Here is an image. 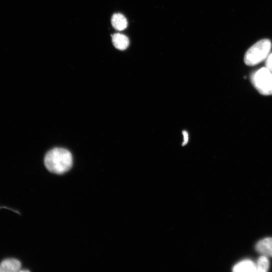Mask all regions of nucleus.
<instances>
[{"label": "nucleus", "instance_id": "obj_1", "mask_svg": "<svg viewBox=\"0 0 272 272\" xmlns=\"http://www.w3.org/2000/svg\"><path fill=\"white\" fill-rule=\"evenodd\" d=\"M73 164L72 154L68 150L60 148H54L47 153L44 164L50 172L60 174L70 170Z\"/></svg>", "mask_w": 272, "mask_h": 272}, {"label": "nucleus", "instance_id": "obj_2", "mask_svg": "<svg viewBox=\"0 0 272 272\" xmlns=\"http://www.w3.org/2000/svg\"><path fill=\"white\" fill-rule=\"evenodd\" d=\"M270 40H262L251 46L246 52L244 60L248 66H254L266 58L271 49Z\"/></svg>", "mask_w": 272, "mask_h": 272}, {"label": "nucleus", "instance_id": "obj_3", "mask_svg": "<svg viewBox=\"0 0 272 272\" xmlns=\"http://www.w3.org/2000/svg\"><path fill=\"white\" fill-rule=\"evenodd\" d=\"M253 86L262 95H272V74L266 68H262L251 77Z\"/></svg>", "mask_w": 272, "mask_h": 272}, {"label": "nucleus", "instance_id": "obj_4", "mask_svg": "<svg viewBox=\"0 0 272 272\" xmlns=\"http://www.w3.org/2000/svg\"><path fill=\"white\" fill-rule=\"evenodd\" d=\"M256 249L262 256L272 257V238H268L259 241Z\"/></svg>", "mask_w": 272, "mask_h": 272}, {"label": "nucleus", "instance_id": "obj_5", "mask_svg": "<svg viewBox=\"0 0 272 272\" xmlns=\"http://www.w3.org/2000/svg\"><path fill=\"white\" fill-rule=\"evenodd\" d=\"M20 268V262L14 258L6 260L0 264V272H18Z\"/></svg>", "mask_w": 272, "mask_h": 272}, {"label": "nucleus", "instance_id": "obj_6", "mask_svg": "<svg viewBox=\"0 0 272 272\" xmlns=\"http://www.w3.org/2000/svg\"><path fill=\"white\" fill-rule=\"evenodd\" d=\"M232 270L234 272H256V264L251 260H244L236 264Z\"/></svg>", "mask_w": 272, "mask_h": 272}, {"label": "nucleus", "instance_id": "obj_7", "mask_svg": "<svg viewBox=\"0 0 272 272\" xmlns=\"http://www.w3.org/2000/svg\"><path fill=\"white\" fill-rule=\"evenodd\" d=\"M112 42L114 46L121 50L126 49L130 43L127 36L120 34H115L112 35Z\"/></svg>", "mask_w": 272, "mask_h": 272}, {"label": "nucleus", "instance_id": "obj_8", "mask_svg": "<svg viewBox=\"0 0 272 272\" xmlns=\"http://www.w3.org/2000/svg\"><path fill=\"white\" fill-rule=\"evenodd\" d=\"M112 24L114 28L117 30L122 31L125 30L128 26L127 20L121 14H114L112 18Z\"/></svg>", "mask_w": 272, "mask_h": 272}, {"label": "nucleus", "instance_id": "obj_9", "mask_svg": "<svg viewBox=\"0 0 272 272\" xmlns=\"http://www.w3.org/2000/svg\"><path fill=\"white\" fill-rule=\"evenodd\" d=\"M256 264V272H266L269 268V260L268 256H260Z\"/></svg>", "mask_w": 272, "mask_h": 272}, {"label": "nucleus", "instance_id": "obj_10", "mask_svg": "<svg viewBox=\"0 0 272 272\" xmlns=\"http://www.w3.org/2000/svg\"><path fill=\"white\" fill-rule=\"evenodd\" d=\"M266 68L272 74V53L270 54L266 59Z\"/></svg>", "mask_w": 272, "mask_h": 272}, {"label": "nucleus", "instance_id": "obj_11", "mask_svg": "<svg viewBox=\"0 0 272 272\" xmlns=\"http://www.w3.org/2000/svg\"><path fill=\"white\" fill-rule=\"evenodd\" d=\"M182 134L184 138V141L183 142L182 146H185L188 143V132L185 130L183 131Z\"/></svg>", "mask_w": 272, "mask_h": 272}]
</instances>
